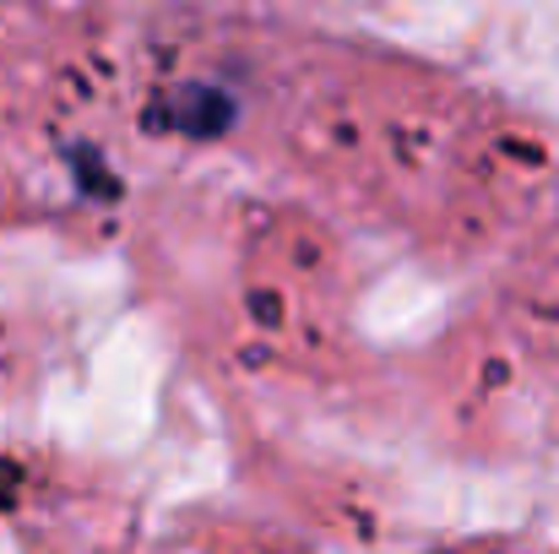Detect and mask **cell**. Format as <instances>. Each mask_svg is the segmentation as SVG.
I'll return each mask as SVG.
<instances>
[{
  "mask_svg": "<svg viewBox=\"0 0 559 554\" xmlns=\"http://www.w3.org/2000/svg\"><path fill=\"white\" fill-rule=\"evenodd\" d=\"M158 120H169V126L186 131V137H217V131H228V120H234V98H228L223 87L186 82V87L158 109Z\"/></svg>",
  "mask_w": 559,
  "mask_h": 554,
  "instance_id": "6da1fadb",
  "label": "cell"
}]
</instances>
